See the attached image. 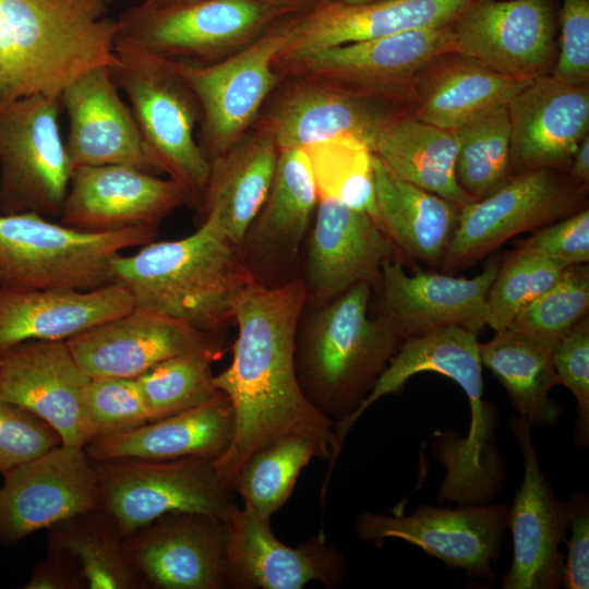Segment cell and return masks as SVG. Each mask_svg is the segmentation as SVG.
I'll use <instances>...</instances> for the list:
<instances>
[{
	"label": "cell",
	"mask_w": 589,
	"mask_h": 589,
	"mask_svg": "<svg viewBox=\"0 0 589 589\" xmlns=\"http://www.w3.org/2000/svg\"><path fill=\"white\" fill-rule=\"evenodd\" d=\"M306 299L300 278L267 285L249 284L233 305L238 327L232 360L214 376L233 412L229 446L214 459L223 483L232 492L248 460L265 446L288 436L316 442L329 460L322 486L340 449L335 423L304 395L296 368V338Z\"/></svg>",
	"instance_id": "6da1fadb"
},
{
	"label": "cell",
	"mask_w": 589,
	"mask_h": 589,
	"mask_svg": "<svg viewBox=\"0 0 589 589\" xmlns=\"http://www.w3.org/2000/svg\"><path fill=\"white\" fill-rule=\"evenodd\" d=\"M99 0H0V104L60 97L83 73L117 62L118 20Z\"/></svg>",
	"instance_id": "7a4b0ae2"
},
{
	"label": "cell",
	"mask_w": 589,
	"mask_h": 589,
	"mask_svg": "<svg viewBox=\"0 0 589 589\" xmlns=\"http://www.w3.org/2000/svg\"><path fill=\"white\" fill-rule=\"evenodd\" d=\"M110 277L131 294L135 308L213 334L232 321L238 296L256 280L240 249L205 220L188 237L117 255Z\"/></svg>",
	"instance_id": "3957f363"
},
{
	"label": "cell",
	"mask_w": 589,
	"mask_h": 589,
	"mask_svg": "<svg viewBox=\"0 0 589 589\" xmlns=\"http://www.w3.org/2000/svg\"><path fill=\"white\" fill-rule=\"evenodd\" d=\"M372 286L356 285L316 306L296 338V368L311 404L334 423L358 410L404 338L371 317Z\"/></svg>",
	"instance_id": "277c9868"
},
{
	"label": "cell",
	"mask_w": 589,
	"mask_h": 589,
	"mask_svg": "<svg viewBox=\"0 0 589 589\" xmlns=\"http://www.w3.org/2000/svg\"><path fill=\"white\" fill-rule=\"evenodd\" d=\"M116 56L111 74L145 144L161 173L181 187L188 204L201 209L211 164L194 135L201 109L193 91L171 58L118 39Z\"/></svg>",
	"instance_id": "5b68a950"
},
{
	"label": "cell",
	"mask_w": 589,
	"mask_h": 589,
	"mask_svg": "<svg viewBox=\"0 0 589 589\" xmlns=\"http://www.w3.org/2000/svg\"><path fill=\"white\" fill-rule=\"evenodd\" d=\"M155 226L83 231L36 213H0V286L89 290L111 283L112 260L155 240Z\"/></svg>",
	"instance_id": "8992f818"
},
{
	"label": "cell",
	"mask_w": 589,
	"mask_h": 589,
	"mask_svg": "<svg viewBox=\"0 0 589 589\" xmlns=\"http://www.w3.org/2000/svg\"><path fill=\"white\" fill-rule=\"evenodd\" d=\"M214 459L190 456L167 460L122 458L93 461L99 509L123 537L171 512H197L221 518L233 502Z\"/></svg>",
	"instance_id": "52a82bcc"
},
{
	"label": "cell",
	"mask_w": 589,
	"mask_h": 589,
	"mask_svg": "<svg viewBox=\"0 0 589 589\" xmlns=\"http://www.w3.org/2000/svg\"><path fill=\"white\" fill-rule=\"evenodd\" d=\"M60 97L0 104V213L60 217L73 168L62 139Z\"/></svg>",
	"instance_id": "ba28073f"
},
{
	"label": "cell",
	"mask_w": 589,
	"mask_h": 589,
	"mask_svg": "<svg viewBox=\"0 0 589 589\" xmlns=\"http://www.w3.org/2000/svg\"><path fill=\"white\" fill-rule=\"evenodd\" d=\"M289 38L286 20L272 24L251 44L216 62L195 64L173 59L199 101V144L209 164L245 135L261 106L279 83L274 63Z\"/></svg>",
	"instance_id": "9c48e42d"
},
{
	"label": "cell",
	"mask_w": 589,
	"mask_h": 589,
	"mask_svg": "<svg viewBox=\"0 0 589 589\" xmlns=\"http://www.w3.org/2000/svg\"><path fill=\"white\" fill-rule=\"evenodd\" d=\"M586 189L558 169L513 175L488 196L460 207L441 262L444 271L464 269L513 237L584 209Z\"/></svg>",
	"instance_id": "30bf717a"
},
{
	"label": "cell",
	"mask_w": 589,
	"mask_h": 589,
	"mask_svg": "<svg viewBox=\"0 0 589 589\" xmlns=\"http://www.w3.org/2000/svg\"><path fill=\"white\" fill-rule=\"evenodd\" d=\"M284 15L259 0H200L168 7L143 1L117 19V39L166 58L212 63L251 44Z\"/></svg>",
	"instance_id": "8fae6325"
},
{
	"label": "cell",
	"mask_w": 589,
	"mask_h": 589,
	"mask_svg": "<svg viewBox=\"0 0 589 589\" xmlns=\"http://www.w3.org/2000/svg\"><path fill=\"white\" fill-rule=\"evenodd\" d=\"M262 122L279 151L351 137L372 149L389 121L410 113L413 92H389L335 81L297 77Z\"/></svg>",
	"instance_id": "7c38bea8"
},
{
	"label": "cell",
	"mask_w": 589,
	"mask_h": 589,
	"mask_svg": "<svg viewBox=\"0 0 589 589\" xmlns=\"http://www.w3.org/2000/svg\"><path fill=\"white\" fill-rule=\"evenodd\" d=\"M508 527V507L503 504L442 508L419 505L410 515L363 512L357 517L356 533L363 542L380 544L400 539L419 546L449 568L471 577L494 580L493 565Z\"/></svg>",
	"instance_id": "4fadbf2b"
},
{
	"label": "cell",
	"mask_w": 589,
	"mask_h": 589,
	"mask_svg": "<svg viewBox=\"0 0 589 589\" xmlns=\"http://www.w3.org/2000/svg\"><path fill=\"white\" fill-rule=\"evenodd\" d=\"M228 588L301 589L312 581L338 587L346 575L342 553L323 532L289 546L273 532L271 519L232 502L221 516Z\"/></svg>",
	"instance_id": "5bb4252c"
},
{
	"label": "cell",
	"mask_w": 589,
	"mask_h": 589,
	"mask_svg": "<svg viewBox=\"0 0 589 589\" xmlns=\"http://www.w3.org/2000/svg\"><path fill=\"white\" fill-rule=\"evenodd\" d=\"M2 474V544H15L38 530L99 508L96 469L83 447L61 444Z\"/></svg>",
	"instance_id": "9a60e30c"
},
{
	"label": "cell",
	"mask_w": 589,
	"mask_h": 589,
	"mask_svg": "<svg viewBox=\"0 0 589 589\" xmlns=\"http://www.w3.org/2000/svg\"><path fill=\"white\" fill-rule=\"evenodd\" d=\"M509 426L522 456L524 476L508 508L513 557L502 588L557 589L565 581L560 546L569 529V506L557 498L544 476L532 442V423L518 416L509 420Z\"/></svg>",
	"instance_id": "2e32d148"
},
{
	"label": "cell",
	"mask_w": 589,
	"mask_h": 589,
	"mask_svg": "<svg viewBox=\"0 0 589 589\" xmlns=\"http://www.w3.org/2000/svg\"><path fill=\"white\" fill-rule=\"evenodd\" d=\"M452 28L454 52L512 77L549 75L556 61L550 0H478Z\"/></svg>",
	"instance_id": "e0dca14e"
},
{
	"label": "cell",
	"mask_w": 589,
	"mask_h": 589,
	"mask_svg": "<svg viewBox=\"0 0 589 589\" xmlns=\"http://www.w3.org/2000/svg\"><path fill=\"white\" fill-rule=\"evenodd\" d=\"M124 551L141 585L158 589H226L221 519L171 512L124 537Z\"/></svg>",
	"instance_id": "ac0fdd59"
},
{
	"label": "cell",
	"mask_w": 589,
	"mask_h": 589,
	"mask_svg": "<svg viewBox=\"0 0 589 589\" xmlns=\"http://www.w3.org/2000/svg\"><path fill=\"white\" fill-rule=\"evenodd\" d=\"M67 342L89 376L137 377L177 356L201 352L220 359L226 351L219 334L135 306Z\"/></svg>",
	"instance_id": "d6986e66"
},
{
	"label": "cell",
	"mask_w": 589,
	"mask_h": 589,
	"mask_svg": "<svg viewBox=\"0 0 589 589\" xmlns=\"http://www.w3.org/2000/svg\"><path fill=\"white\" fill-rule=\"evenodd\" d=\"M422 372H435L455 381L465 392L471 411L467 446L484 448L494 441L496 416L483 398L482 364L478 334L445 327L405 338L361 406L348 419L335 423L338 447L356 421L380 398L396 394L407 381Z\"/></svg>",
	"instance_id": "ffe728a7"
},
{
	"label": "cell",
	"mask_w": 589,
	"mask_h": 589,
	"mask_svg": "<svg viewBox=\"0 0 589 589\" xmlns=\"http://www.w3.org/2000/svg\"><path fill=\"white\" fill-rule=\"evenodd\" d=\"M498 267L491 261L472 278L420 269L410 275L389 260L377 285V315L404 339L445 327L479 334L488 325V293Z\"/></svg>",
	"instance_id": "44dd1931"
},
{
	"label": "cell",
	"mask_w": 589,
	"mask_h": 589,
	"mask_svg": "<svg viewBox=\"0 0 589 589\" xmlns=\"http://www.w3.org/2000/svg\"><path fill=\"white\" fill-rule=\"evenodd\" d=\"M449 52H454L452 24L318 50L275 70L294 77L408 92L413 91L417 76L431 62Z\"/></svg>",
	"instance_id": "7402d4cb"
},
{
	"label": "cell",
	"mask_w": 589,
	"mask_h": 589,
	"mask_svg": "<svg viewBox=\"0 0 589 589\" xmlns=\"http://www.w3.org/2000/svg\"><path fill=\"white\" fill-rule=\"evenodd\" d=\"M306 261V299L322 305L356 285L377 286L397 249L375 219L333 199H318Z\"/></svg>",
	"instance_id": "603a6c76"
},
{
	"label": "cell",
	"mask_w": 589,
	"mask_h": 589,
	"mask_svg": "<svg viewBox=\"0 0 589 589\" xmlns=\"http://www.w3.org/2000/svg\"><path fill=\"white\" fill-rule=\"evenodd\" d=\"M91 376L67 340H29L0 353V394L53 428L62 444L84 447V395Z\"/></svg>",
	"instance_id": "cb8c5ba5"
},
{
	"label": "cell",
	"mask_w": 589,
	"mask_h": 589,
	"mask_svg": "<svg viewBox=\"0 0 589 589\" xmlns=\"http://www.w3.org/2000/svg\"><path fill=\"white\" fill-rule=\"evenodd\" d=\"M69 117L67 152L73 169L127 165L161 173L129 105L119 94L110 67L89 70L60 94Z\"/></svg>",
	"instance_id": "d4e9b609"
},
{
	"label": "cell",
	"mask_w": 589,
	"mask_h": 589,
	"mask_svg": "<svg viewBox=\"0 0 589 589\" xmlns=\"http://www.w3.org/2000/svg\"><path fill=\"white\" fill-rule=\"evenodd\" d=\"M478 0H339L288 20L290 38L274 67L350 43L453 24Z\"/></svg>",
	"instance_id": "484cf974"
},
{
	"label": "cell",
	"mask_w": 589,
	"mask_h": 589,
	"mask_svg": "<svg viewBox=\"0 0 589 589\" xmlns=\"http://www.w3.org/2000/svg\"><path fill=\"white\" fill-rule=\"evenodd\" d=\"M188 204L181 187L127 165L73 169L60 215L65 226L91 232L157 226Z\"/></svg>",
	"instance_id": "4316f807"
},
{
	"label": "cell",
	"mask_w": 589,
	"mask_h": 589,
	"mask_svg": "<svg viewBox=\"0 0 589 589\" xmlns=\"http://www.w3.org/2000/svg\"><path fill=\"white\" fill-rule=\"evenodd\" d=\"M510 123V171L566 170L588 134V85L551 74L531 80L506 104Z\"/></svg>",
	"instance_id": "83f0119b"
},
{
	"label": "cell",
	"mask_w": 589,
	"mask_h": 589,
	"mask_svg": "<svg viewBox=\"0 0 589 589\" xmlns=\"http://www.w3.org/2000/svg\"><path fill=\"white\" fill-rule=\"evenodd\" d=\"M133 308L116 283L89 290L0 286V353L29 340H68Z\"/></svg>",
	"instance_id": "f1b7e54d"
},
{
	"label": "cell",
	"mask_w": 589,
	"mask_h": 589,
	"mask_svg": "<svg viewBox=\"0 0 589 589\" xmlns=\"http://www.w3.org/2000/svg\"><path fill=\"white\" fill-rule=\"evenodd\" d=\"M317 202L305 152L279 151L269 192L240 245L256 280L262 274L284 273L293 264Z\"/></svg>",
	"instance_id": "f546056e"
},
{
	"label": "cell",
	"mask_w": 589,
	"mask_h": 589,
	"mask_svg": "<svg viewBox=\"0 0 589 589\" xmlns=\"http://www.w3.org/2000/svg\"><path fill=\"white\" fill-rule=\"evenodd\" d=\"M279 149L263 123L228 152L211 161L203 220L240 249L275 176Z\"/></svg>",
	"instance_id": "4dcf8cb0"
},
{
	"label": "cell",
	"mask_w": 589,
	"mask_h": 589,
	"mask_svg": "<svg viewBox=\"0 0 589 589\" xmlns=\"http://www.w3.org/2000/svg\"><path fill=\"white\" fill-rule=\"evenodd\" d=\"M233 424L231 404L223 395L130 431L93 438L83 448L93 461L122 458L167 460L190 456L216 458L229 446Z\"/></svg>",
	"instance_id": "1f68e13d"
},
{
	"label": "cell",
	"mask_w": 589,
	"mask_h": 589,
	"mask_svg": "<svg viewBox=\"0 0 589 589\" xmlns=\"http://www.w3.org/2000/svg\"><path fill=\"white\" fill-rule=\"evenodd\" d=\"M530 81L502 74L473 58L449 52L417 76L409 115L456 130L483 111L507 104Z\"/></svg>",
	"instance_id": "d6a6232c"
},
{
	"label": "cell",
	"mask_w": 589,
	"mask_h": 589,
	"mask_svg": "<svg viewBox=\"0 0 589 589\" xmlns=\"http://www.w3.org/2000/svg\"><path fill=\"white\" fill-rule=\"evenodd\" d=\"M376 223L412 260L442 262L460 207L393 173L374 155Z\"/></svg>",
	"instance_id": "836d02e7"
},
{
	"label": "cell",
	"mask_w": 589,
	"mask_h": 589,
	"mask_svg": "<svg viewBox=\"0 0 589 589\" xmlns=\"http://www.w3.org/2000/svg\"><path fill=\"white\" fill-rule=\"evenodd\" d=\"M458 148L456 130L409 113L383 127L372 145L373 154L397 177L462 207L473 201L457 182Z\"/></svg>",
	"instance_id": "e575fe53"
},
{
	"label": "cell",
	"mask_w": 589,
	"mask_h": 589,
	"mask_svg": "<svg viewBox=\"0 0 589 589\" xmlns=\"http://www.w3.org/2000/svg\"><path fill=\"white\" fill-rule=\"evenodd\" d=\"M552 353V348L508 329L479 342L481 364L504 386L518 416L532 425H554L563 414V407L550 397L560 385Z\"/></svg>",
	"instance_id": "d590c367"
},
{
	"label": "cell",
	"mask_w": 589,
	"mask_h": 589,
	"mask_svg": "<svg viewBox=\"0 0 589 589\" xmlns=\"http://www.w3.org/2000/svg\"><path fill=\"white\" fill-rule=\"evenodd\" d=\"M49 530V552L60 553L73 563L84 588L141 587L124 551V537L101 509L79 514Z\"/></svg>",
	"instance_id": "8d00e7d4"
},
{
	"label": "cell",
	"mask_w": 589,
	"mask_h": 589,
	"mask_svg": "<svg viewBox=\"0 0 589 589\" xmlns=\"http://www.w3.org/2000/svg\"><path fill=\"white\" fill-rule=\"evenodd\" d=\"M459 148L456 178L479 201L510 177V123L506 104L483 111L456 129Z\"/></svg>",
	"instance_id": "74e56055"
},
{
	"label": "cell",
	"mask_w": 589,
	"mask_h": 589,
	"mask_svg": "<svg viewBox=\"0 0 589 589\" xmlns=\"http://www.w3.org/2000/svg\"><path fill=\"white\" fill-rule=\"evenodd\" d=\"M327 459L321 446L303 436L283 437L245 464L233 491L257 514L269 518L289 500L302 469L313 458Z\"/></svg>",
	"instance_id": "f35d334b"
},
{
	"label": "cell",
	"mask_w": 589,
	"mask_h": 589,
	"mask_svg": "<svg viewBox=\"0 0 589 589\" xmlns=\"http://www.w3.org/2000/svg\"><path fill=\"white\" fill-rule=\"evenodd\" d=\"M318 199H333L376 221L374 154L362 142L335 137L302 148Z\"/></svg>",
	"instance_id": "ab89813d"
},
{
	"label": "cell",
	"mask_w": 589,
	"mask_h": 589,
	"mask_svg": "<svg viewBox=\"0 0 589 589\" xmlns=\"http://www.w3.org/2000/svg\"><path fill=\"white\" fill-rule=\"evenodd\" d=\"M208 353H187L165 360L136 377L149 421L163 419L209 401L224 394L217 388Z\"/></svg>",
	"instance_id": "60d3db41"
},
{
	"label": "cell",
	"mask_w": 589,
	"mask_h": 589,
	"mask_svg": "<svg viewBox=\"0 0 589 589\" xmlns=\"http://www.w3.org/2000/svg\"><path fill=\"white\" fill-rule=\"evenodd\" d=\"M588 264L570 265L551 288L526 305L506 329L554 349L588 316Z\"/></svg>",
	"instance_id": "b9f144b4"
},
{
	"label": "cell",
	"mask_w": 589,
	"mask_h": 589,
	"mask_svg": "<svg viewBox=\"0 0 589 589\" xmlns=\"http://www.w3.org/2000/svg\"><path fill=\"white\" fill-rule=\"evenodd\" d=\"M567 266L517 249L500 264L488 293V326L505 330L530 302L551 288Z\"/></svg>",
	"instance_id": "7bdbcfd3"
},
{
	"label": "cell",
	"mask_w": 589,
	"mask_h": 589,
	"mask_svg": "<svg viewBox=\"0 0 589 589\" xmlns=\"http://www.w3.org/2000/svg\"><path fill=\"white\" fill-rule=\"evenodd\" d=\"M84 419L86 443L148 422L147 408L136 377L91 376L84 395Z\"/></svg>",
	"instance_id": "ee69618b"
},
{
	"label": "cell",
	"mask_w": 589,
	"mask_h": 589,
	"mask_svg": "<svg viewBox=\"0 0 589 589\" xmlns=\"http://www.w3.org/2000/svg\"><path fill=\"white\" fill-rule=\"evenodd\" d=\"M61 444V437L47 422L0 394L1 473Z\"/></svg>",
	"instance_id": "f6af8a7d"
},
{
	"label": "cell",
	"mask_w": 589,
	"mask_h": 589,
	"mask_svg": "<svg viewBox=\"0 0 589 589\" xmlns=\"http://www.w3.org/2000/svg\"><path fill=\"white\" fill-rule=\"evenodd\" d=\"M552 360L558 384L570 390L576 400L577 443L589 438V318L577 323L553 349Z\"/></svg>",
	"instance_id": "bcb514c9"
},
{
	"label": "cell",
	"mask_w": 589,
	"mask_h": 589,
	"mask_svg": "<svg viewBox=\"0 0 589 589\" xmlns=\"http://www.w3.org/2000/svg\"><path fill=\"white\" fill-rule=\"evenodd\" d=\"M560 52L551 75L570 85L589 81V0H563Z\"/></svg>",
	"instance_id": "7dc6e473"
},
{
	"label": "cell",
	"mask_w": 589,
	"mask_h": 589,
	"mask_svg": "<svg viewBox=\"0 0 589 589\" xmlns=\"http://www.w3.org/2000/svg\"><path fill=\"white\" fill-rule=\"evenodd\" d=\"M519 250L536 253L565 266L589 262V209L546 225L526 239Z\"/></svg>",
	"instance_id": "c3c4849f"
},
{
	"label": "cell",
	"mask_w": 589,
	"mask_h": 589,
	"mask_svg": "<svg viewBox=\"0 0 589 589\" xmlns=\"http://www.w3.org/2000/svg\"><path fill=\"white\" fill-rule=\"evenodd\" d=\"M570 537L565 561V581L567 589H588L589 587V503L584 493L573 496L568 502Z\"/></svg>",
	"instance_id": "681fc988"
},
{
	"label": "cell",
	"mask_w": 589,
	"mask_h": 589,
	"mask_svg": "<svg viewBox=\"0 0 589 589\" xmlns=\"http://www.w3.org/2000/svg\"><path fill=\"white\" fill-rule=\"evenodd\" d=\"M26 589H79L84 588L73 563L64 555L49 552L34 569Z\"/></svg>",
	"instance_id": "f907efd6"
},
{
	"label": "cell",
	"mask_w": 589,
	"mask_h": 589,
	"mask_svg": "<svg viewBox=\"0 0 589 589\" xmlns=\"http://www.w3.org/2000/svg\"><path fill=\"white\" fill-rule=\"evenodd\" d=\"M568 176L577 183H589V136L581 140L568 166Z\"/></svg>",
	"instance_id": "816d5d0a"
},
{
	"label": "cell",
	"mask_w": 589,
	"mask_h": 589,
	"mask_svg": "<svg viewBox=\"0 0 589 589\" xmlns=\"http://www.w3.org/2000/svg\"><path fill=\"white\" fill-rule=\"evenodd\" d=\"M281 13H303L320 4V0H259Z\"/></svg>",
	"instance_id": "f5cc1de1"
},
{
	"label": "cell",
	"mask_w": 589,
	"mask_h": 589,
	"mask_svg": "<svg viewBox=\"0 0 589 589\" xmlns=\"http://www.w3.org/2000/svg\"><path fill=\"white\" fill-rule=\"evenodd\" d=\"M200 0H144V2L156 5V7H168V5H177V4H184V3H191Z\"/></svg>",
	"instance_id": "db71d44e"
},
{
	"label": "cell",
	"mask_w": 589,
	"mask_h": 589,
	"mask_svg": "<svg viewBox=\"0 0 589 589\" xmlns=\"http://www.w3.org/2000/svg\"><path fill=\"white\" fill-rule=\"evenodd\" d=\"M344 3H349V4H358V3H366V2H373V1H378V0H339Z\"/></svg>",
	"instance_id": "11a10c76"
},
{
	"label": "cell",
	"mask_w": 589,
	"mask_h": 589,
	"mask_svg": "<svg viewBox=\"0 0 589 589\" xmlns=\"http://www.w3.org/2000/svg\"><path fill=\"white\" fill-rule=\"evenodd\" d=\"M99 1H101L103 3L108 5V4H111L112 2H115L116 0H99Z\"/></svg>",
	"instance_id": "9f6ffc18"
},
{
	"label": "cell",
	"mask_w": 589,
	"mask_h": 589,
	"mask_svg": "<svg viewBox=\"0 0 589 589\" xmlns=\"http://www.w3.org/2000/svg\"><path fill=\"white\" fill-rule=\"evenodd\" d=\"M333 1H337V0H320V4H325V3L333 2Z\"/></svg>",
	"instance_id": "6f0895ef"
}]
</instances>
